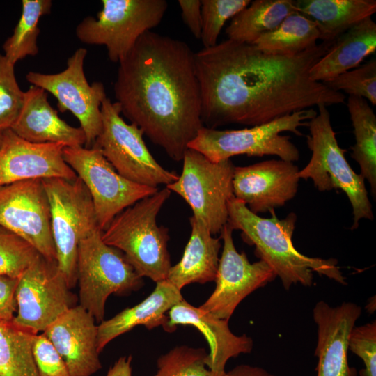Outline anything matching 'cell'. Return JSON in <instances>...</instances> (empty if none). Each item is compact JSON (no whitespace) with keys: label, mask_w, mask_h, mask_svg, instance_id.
<instances>
[{"label":"cell","mask_w":376,"mask_h":376,"mask_svg":"<svg viewBox=\"0 0 376 376\" xmlns=\"http://www.w3.org/2000/svg\"><path fill=\"white\" fill-rule=\"evenodd\" d=\"M40 255L24 239L0 226V276L19 279Z\"/></svg>","instance_id":"d6a6232c"},{"label":"cell","mask_w":376,"mask_h":376,"mask_svg":"<svg viewBox=\"0 0 376 376\" xmlns=\"http://www.w3.org/2000/svg\"><path fill=\"white\" fill-rule=\"evenodd\" d=\"M0 226L24 239L48 260L56 262L49 205L42 180L0 186Z\"/></svg>","instance_id":"9a60e30c"},{"label":"cell","mask_w":376,"mask_h":376,"mask_svg":"<svg viewBox=\"0 0 376 376\" xmlns=\"http://www.w3.org/2000/svg\"><path fill=\"white\" fill-rule=\"evenodd\" d=\"M42 182L49 205L51 231L58 267L71 288L77 281L79 243L98 227L93 203L86 187L78 177L71 180L46 178Z\"/></svg>","instance_id":"ba28073f"},{"label":"cell","mask_w":376,"mask_h":376,"mask_svg":"<svg viewBox=\"0 0 376 376\" xmlns=\"http://www.w3.org/2000/svg\"><path fill=\"white\" fill-rule=\"evenodd\" d=\"M24 93L17 82L15 65L0 53V130L10 129L22 109Z\"/></svg>","instance_id":"d590c367"},{"label":"cell","mask_w":376,"mask_h":376,"mask_svg":"<svg viewBox=\"0 0 376 376\" xmlns=\"http://www.w3.org/2000/svg\"><path fill=\"white\" fill-rule=\"evenodd\" d=\"M171 193L165 187L139 201L116 215L102 231L103 241L120 250L139 276L155 283L166 279L171 267L169 230L157 223Z\"/></svg>","instance_id":"277c9868"},{"label":"cell","mask_w":376,"mask_h":376,"mask_svg":"<svg viewBox=\"0 0 376 376\" xmlns=\"http://www.w3.org/2000/svg\"><path fill=\"white\" fill-rule=\"evenodd\" d=\"M222 376H274L264 368L250 365H239Z\"/></svg>","instance_id":"60d3db41"},{"label":"cell","mask_w":376,"mask_h":376,"mask_svg":"<svg viewBox=\"0 0 376 376\" xmlns=\"http://www.w3.org/2000/svg\"><path fill=\"white\" fill-rule=\"evenodd\" d=\"M233 230L226 224L220 232L223 249L214 280L216 286L209 298L199 306L213 316L228 321L246 297L276 277L265 261L251 263L244 252L237 251Z\"/></svg>","instance_id":"2e32d148"},{"label":"cell","mask_w":376,"mask_h":376,"mask_svg":"<svg viewBox=\"0 0 376 376\" xmlns=\"http://www.w3.org/2000/svg\"><path fill=\"white\" fill-rule=\"evenodd\" d=\"M61 143L29 142L11 129L3 131L0 148V186L29 180L77 176L63 158Z\"/></svg>","instance_id":"ac0fdd59"},{"label":"cell","mask_w":376,"mask_h":376,"mask_svg":"<svg viewBox=\"0 0 376 376\" xmlns=\"http://www.w3.org/2000/svg\"><path fill=\"white\" fill-rule=\"evenodd\" d=\"M317 115L308 121L306 143L311 151L308 163L298 172L299 179L311 180L320 191L340 189L352 205L356 229L361 219H374L365 179L354 172L345 158L346 149L338 143L330 113L324 104H319Z\"/></svg>","instance_id":"5b68a950"},{"label":"cell","mask_w":376,"mask_h":376,"mask_svg":"<svg viewBox=\"0 0 376 376\" xmlns=\"http://www.w3.org/2000/svg\"><path fill=\"white\" fill-rule=\"evenodd\" d=\"M63 158L86 187L102 231L123 210L158 191L120 175L95 146H65Z\"/></svg>","instance_id":"7c38bea8"},{"label":"cell","mask_w":376,"mask_h":376,"mask_svg":"<svg viewBox=\"0 0 376 376\" xmlns=\"http://www.w3.org/2000/svg\"><path fill=\"white\" fill-rule=\"evenodd\" d=\"M183 299L181 290L166 279L157 282L154 290L139 304L126 308L97 325L98 352L102 351L112 340L138 325L148 329L159 326L164 328L168 320L166 313Z\"/></svg>","instance_id":"603a6c76"},{"label":"cell","mask_w":376,"mask_h":376,"mask_svg":"<svg viewBox=\"0 0 376 376\" xmlns=\"http://www.w3.org/2000/svg\"><path fill=\"white\" fill-rule=\"evenodd\" d=\"M348 350L363 361L365 368L360 370V376H376L375 320L354 327L349 338Z\"/></svg>","instance_id":"8d00e7d4"},{"label":"cell","mask_w":376,"mask_h":376,"mask_svg":"<svg viewBox=\"0 0 376 376\" xmlns=\"http://www.w3.org/2000/svg\"><path fill=\"white\" fill-rule=\"evenodd\" d=\"M376 51V24L368 17L339 36L311 68L310 78L326 82L357 68L363 60Z\"/></svg>","instance_id":"cb8c5ba5"},{"label":"cell","mask_w":376,"mask_h":376,"mask_svg":"<svg viewBox=\"0 0 376 376\" xmlns=\"http://www.w3.org/2000/svg\"><path fill=\"white\" fill-rule=\"evenodd\" d=\"M102 130L93 146L116 171L126 179L157 188L176 181L179 175L162 166L152 157L143 139V133L121 117L118 104L106 97L101 105Z\"/></svg>","instance_id":"30bf717a"},{"label":"cell","mask_w":376,"mask_h":376,"mask_svg":"<svg viewBox=\"0 0 376 376\" xmlns=\"http://www.w3.org/2000/svg\"><path fill=\"white\" fill-rule=\"evenodd\" d=\"M179 325L193 326L205 336L210 347L205 364L219 376L225 373L228 359L249 353L253 348L252 339L245 334H234L228 320L217 318L184 299L169 311L168 320L163 329L171 333Z\"/></svg>","instance_id":"44dd1931"},{"label":"cell","mask_w":376,"mask_h":376,"mask_svg":"<svg viewBox=\"0 0 376 376\" xmlns=\"http://www.w3.org/2000/svg\"><path fill=\"white\" fill-rule=\"evenodd\" d=\"M296 11L315 24L322 42H333L339 36L372 17L375 0H294Z\"/></svg>","instance_id":"484cf974"},{"label":"cell","mask_w":376,"mask_h":376,"mask_svg":"<svg viewBox=\"0 0 376 376\" xmlns=\"http://www.w3.org/2000/svg\"><path fill=\"white\" fill-rule=\"evenodd\" d=\"M132 356L121 357L109 369L106 376H132Z\"/></svg>","instance_id":"b9f144b4"},{"label":"cell","mask_w":376,"mask_h":376,"mask_svg":"<svg viewBox=\"0 0 376 376\" xmlns=\"http://www.w3.org/2000/svg\"><path fill=\"white\" fill-rule=\"evenodd\" d=\"M269 213V218L261 217L233 196L228 203L227 224L233 230L242 232L244 242L255 246L256 256L271 267L285 290L297 283L311 286L313 272L347 284L336 259L309 257L295 249L292 240L295 213L291 212L284 219H278L274 210Z\"/></svg>","instance_id":"3957f363"},{"label":"cell","mask_w":376,"mask_h":376,"mask_svg":"<svg viewBox=\"0 0 376 376\" xmlns=\"http://www.w3.org/2000/svg\"><path fill=\"white\" fill-rule=\"evenodd\" d=\"M317 115L313 108L303 109L272 122L240 130H218L203 126L188 148L196 150L212 162H218L235 155L263 157L274 155L294 162L299 159V151L289 136L290 132L303 136L299 128Z\"/></svg>","instance_id":"8992f818"},{"label":"cell","mask_w":376,"mask_h":376,"mask_svg":"<svg viewBox=\"0 0 376 376\" xmlns=\"http://www.w3.org/2000/svg\"><path fill=\"white\" fill-rule=\"evenodd\" d=\"M333 42L279 56L227 39L194 53L203 126L250 127L319 104L345 103L344 93L309 76Z\"/></svg>","instance_id":"6da1fadb"},{"label":"cell","mask_w":376,"mask_h":376,"mask_svg":"<svg viewBox=\"0 0 376 376\" xmlns=\"http://www.w3.org/2000/svg\"><path fill=\"white\" fill-rule=\"evenodd\" d=\"M191 235L180 260L171 266L166 280L181 289L191 283L204 284L216 278L221 247L206 226L194 216L189 218Z\"/></svg>","instance_id":"d4e9b609"},{"label":"cell","mask_w":376,"mask_h":376,"mask_svg":"<svg viewBox=\"0 0 376 376\" xmlns=\"http://www.w3.org/2000/svg\"><path fill=\"white\" fill-rule=\"evenodd\" d=\"M12 320L0 321V376H40L31 348L36 333Z\"/></svg>","instance_id":"f546056e"},{"label":"cell","mask_w":376,"mask_h":376,"mask_svg":"<svg viewBox=\"0 0 376 376\" xmlns=\"http://www.w3.org/2000/svg\"><path fill=\"white\" fill-rule=\"evenodd\" d=\"M299 171L294 162L280 159L235 166L233 196L254 214L269 212L296 196Z\"/></svg>","instance_id":"e0dca14e"},{"label":"cell","mask_w":376,"mask_h":376,"mask_svg":"<svg viewBox=\"0 0 376 376\" xmlns=\"http://www.w3.org/2000/svg\"><path fill=\"white\" fill-rule=\"evenodd\" d=\"M182 171L176 181L166 186L180 195L212 235L221 232L228 222V203L233 197L235 166L230 159L212 162L201 152L188 148Z\"/></svg>","instance_id":"8fae6325"},{"label":"cell","mask_w":376,"mask_h":376,"mask_svg":"<svg viewBox=\"0 0 376 376\" xmlns=\"http://www.w3.org/2000/svg\"><path fill=\"white\" fill-rule=\"evenodd\" d=\"M31 348L40 376H70L63 358L43 333L33 335Z\"/></svg>","instance_id":"74e56055"},{"label":"cell","mask_w":376,"mask_h":376,"mask_svg":"<svg viewBox=\"0 0 376 376\" xmlns=\"http://www.w3.org/2000/svg\"><path fill=\"white\" fill-rule=\"evenodd\" d=\"M3 131L4 130H0V148L2 146L3 141Z\"/></svg>","instance_id":"7bdbcfd3"},{"label":"cell","mask_w":376,"mask_h":376,"mask_svg":"<svg viewBox=\"0 0 376 376\" xmlns=\"http://www.w3.org/2000/svg\"><path fill=\"white\" fill-rule=\"evenodd\" d=\"M206 355L203 348L177 346L159 357L154 376H219L205 364Z\"/></svg>","instance_id":"1f68e13d"},{"label":"cell","mask_w":376,"mask_h":376,"mask_svg":"<svg viewBox=\"0 0 376 376\" xmlns=\"http://www.w3.org/2000/svg\"><path fill=\"white\" fill-rule=\"evenodd\" d=\"M58 267L40 255L19 278L15 290L16 324L36 334L75 306L74 295Z\"/></svg>","instance_id":"5bb4252c"},{"label":"cell","mask_w":376,"mask_h":376,"mask_svg":"<svg viewBox=\"0 0 376 376\" xmlns=\"http://www.w3.org/2000/svg\"><path fill=\"white\" fill-rule=\"evenodd\" d=\"M102 4L96 17L82 19L75 33L83 43L104 45L109 58L118 63L144 33L159 25L168 8L165 0H102Z\"/></svg>","instance_id":"9c48e42d"},{"label":"cell","mask_w":376,"mask_h":376,"mask_svg":"<svg viewBox=\"0 0 376 376\" xmlns=\"http://www.w3.org/2000/svg\"><path fill=\"white\" fill-rule=\"evenodd\" d=\"M347 107L353 127L355 143L350 157L360 168V175L376 196V116L368 102L363 97L350 95Z\"/></svg>","instance_id":"83f0119b"},{"label":"cell","mask_w":376,"mask_h":376,"mask_svg":"<svg viewBox=\"0 0 376 376\" xmlns=\"http://www.w3.org/2000/svg\"><path fill=\"white\" fill-rule=\"evenodd\" d=\"M250 3V0H202V29L200 39L203 48L216 45L225 23Z\"/></svg>","instance_id":"836d02e7"},{"label":"cell","mask_w":376,"mask_h":376,"mask_svg":"<svg viewBox=\"0 0 376 376\" xmlns=\"http://www.w3.org/2000/svg\"><path fill=\"white\" fill-rule=\"evenodd\" d=\"M114 95L120 112L174 161L203 126L194 52L148 31L119 62Z\"/></svg>","instance_id":"7a4b0ae2"},{"label":"cell","mask_w":376,"mask_h":376,"mask_svg":"<svg viewBox=\"0 0 376 376\" xmlns=\"http://www.w3.org/2000/svg\"><path fill=\"white\" fill-rule=\"evenodd\" d=\"M95 322L84 307L74 306L42 332L63 358L70 376H91L102 368Z\"/></svg>","instance_id":"ffe728a7"},{"label":"cell","mask_w":376,"mask_h":376,"mask_svg":"<svg viewBox=\"0 0 376 376\" xmlns=\"http://www.w3.org/2000/svg\"><path fill=\"white\" fill-rule=\"evenodd\" d=\"M319 38L315 23L296 11L286 17L274 31L260 36L253 45L267 54L294 56L316 45Z\"/></svg>","instance_id":"f1b7e54d"},{"label":"cell","mask_w":376,"mask_h":376,"mask_svg":"<svg viewBox=\"0 0 376 376\" xmlns=\"http://www.w3.org/2000/svg\"><path fill=\"white\" fill-rule=\"evenodd\" d=\"M330 89L363 97L376 104V59L345 72L323 83Z\"/></svg>","instance_id":"e575fe53"},{"label":"cell","mask_w":376,"mask_h":376,"mask_svg":"<svg viewBox=\"0 0 376 376\" xmlns=\"http://www.w3.org/2000/svg\"><path fill=\"white\" fill-rule=\"evenodd\" d=\"M19 137L36 143H61L67 147L83 146L82 129L68 124L50 105L47 93L31 85L25 91L22 109L10 127Z\"/></svg>","instance_id":"7402d4cb"},{"label":"cell","mask_w":376,"mask_h":376,"mask_svg":"<svg viewBox=\"0 0 376 376\" xmlns=\"http://www.w3.org/2000/svg\"><path fill=\"white\" fill-rule=\"evenodd\" d=\"M87 50L78 48L67 61V68L55 74L30 71L28 82L53 95L60 111H70L79 120L86 136V148H91L102 130L101 105L107 97L103 84H88L84 71Z\"/></svg>","instance_id":"4fadbf2b"},{"label":"cell","mask_w":376,"mask_h":376,"mask_svg":"<svg viewBox=\"0 0 376 376\" xmlns=\"http://www.w3.org/2000/svg\"><path fill=\"white\" fill-rule=\"evenodd\" d=\"M361 313V307L352 302L336 307L323 301L315 304L317 376H356L354 368L349 366L347 351L351 331Z\"/></svg>","instance_id":"d6986e66"},{"label":"cell","mask_w":376,"mask_h":376,"mask_svg":"<svg viewBox=\"0 0 376 376\" xmlns=\"http://www.w3.org/2000/svg\"><path fill=\"white\" fill-rule=\"evenodd\" d=\"M178 2L184 23L192 35L200 39L202 29L201 1L179 0Z\"/></svg>","instance_id":"ab89813d"},{"label":"cell","mask_w":376,"mask_h":376,"mask_svg":"<svg viewBox=\"0 0 376 376\" xmlns=\"http://www.w3.org/2000/svg\"><path fill=\"white\" fill-rule=\"evenodd\" d=\"M295 12L294 0H255L232 18L226 34L229 40L254 45Z\"/></svg>","instance_id":"4316f807"},{"label":"cell","mask_w":376,"mask_h":376,"mask_svg":"<svg viewBox=\"0 0 376 376\" xmlns=\"http://www.w3.org/2000/svg\"><path fill=\"white\" fill-rule=\"evenodd\" d=\"M18 279L0 276V321L11 320L17 312L15 290Z\"/></svg>","instance_id":"f35d334b"},{"label":"cell","mask_w":376,"mask_h":376,"mask_svg":"<svg viewBox=\"0 0 376 376\" xmlns=\"http://www.w3.org/2000/svg\"><path fill=\"white\" fill-rule=\"evenodd\" d=\"M77 280L79 305L98 322L104 320L109 296L127 295L143 285L142 278L124 254L103 241L102 230L98 227L79 243Z\"/></svg>","instance_id":"52a82bcc"},{"label":"cell","mask_w":376,"mask_h":376,"mask_svg":"<svg viewBox=\"0 0 376 376\" xmlns=\"http://www.w3.org/2000/svg\"><path fill=\"white\" fill-rule=\"evenodd\" d=\"M22 14L13 34L3 45L4 56L14 65L28 56L38 53V22L50 13L51 0H22Z\"/></svg>","instance_id":"4dcf8cb0"}]
</instances>
